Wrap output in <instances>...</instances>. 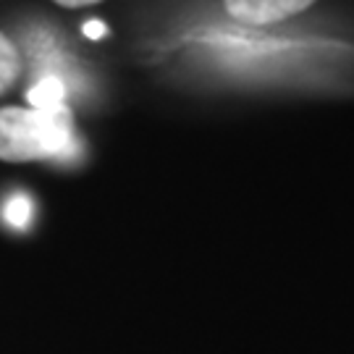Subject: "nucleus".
<instances>
[{
	"instance_id": "nucleus-1",
	"label": "nucleus",
	"mask_w": 354,
	"mask_h": 354,
	"mask_svg": "<svg viewBox=\"0 0 354 354\" xmlns=\"http://www.w3.org/2000/svg\"><path fill=\"white\" fill-rule=\"evenodd\" d=\"M79 152L82 145L76 137L74 113L68 105L55 111L0 108V160L71 163L79 158Z\"/></svg>"
},
{
	"instance_id": "nucleus-2",
	"label": "nucleus",
	"mask_w": 354,
	"mask_h": 354,
	"mask_svg": "<svg viewBox=\"0 0 354 354\" xmlns=\"http://www.w3.org/2000/svg\"><path fill=\"white\" fill-rule=\"evenodd\" d=\"M228 13L244 24L266 26L307 11L315 0H223Z\"/></svg>"
},
{
	"instance_id": "nucleus-3",
	"label": "nucleus",
	"mask_w": 354,
	"mask_h": 354,
	"mask_svg": "<svg viewBox=\"0 0 354 354\" xmlns=\"http://www.w3.org/2000/svg\"><path fill=\"white\" fill-rule=\"evenodd\" d=\"M26 100L32 105V111H55L66 105V84L61 76H42L35 87L29 89Z\"/></svg>"
},
{
	"instance_id": "nucleus-4",
	"label": "nucleus",
	"mask_w": 354,
	"mask_h": 354,
	"mask_svg": "<svg viewBox=\"0 0 354 354\" xmlns=\"http://www.w3.org/2000/svg\"><path fill=\"white\" fill-rule=\"evenodd\" d=\"M21 74V58L11 39L0 32V97L16 84V79Z\"/></svg>"
},
{
	"instance_id": "nucleus-5",
	"label": "nucleus",
	"mask_w": 354,
	"mask_h": 354,
	"mask_svg": "<svg viewBox=\"0 0 354 354\" xmlns=\"http://www.w3.org/2000/svg\"><path fill=\"white\" fill-rule=\"evenodd\" d=\"M32 215H35V205L24 192L11 194L3 205V221L11 228H26L32 223Z\"/></svg>"
},
{
	"instance_id": "nucleus-6",
	"label": "nucleus",
	"mask_w": 354,
	"mask_h": 354,
	"mask_svg": "<svg viewBox=\"0 0 354 354\" xmlns=\"http://www.w3.org/2000/svg\"><path fill=\"white\" fill-rule=\"evenodd\" d=\"M82 32H84L89 39H102L105 35H108V26L102 24V21H87Z\"/></svg>"
},
{
	"instance_id": "nucleus-7",
	"label": "nucleus",
	"mask_w": 354,
	"mask_h": 354,
	"mask_svg": "<svg viewBox=\"0 0 354 354\" xmlns=\"http://www.w3.org/2000/svg\"><path fill=\"white\" fill-rule=\"evenodd\" d=\"M64 8H87V6H95V3H102V0H53Z\"/></svg>"
}]
</instances>
